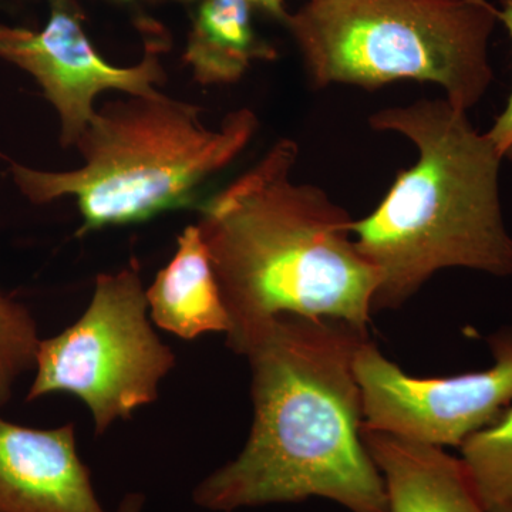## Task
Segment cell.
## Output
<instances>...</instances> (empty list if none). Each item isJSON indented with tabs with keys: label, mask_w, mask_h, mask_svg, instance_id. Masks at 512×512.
Listing matches in <instances>:
<instances>
[{
	"label": "cell",
	"mask_w": 512,
	"mask_h": 512,
	"mask_svg": "<svg viewBox=\"0 0 512 512\" xmlns=\"http://www.w3.org/2000/svg\"><path fill=\"white\" fill-rule=\"evenodd\" d=\"M366 339V330L325 318L281 316L259 330L239 352L252 373L249 439L195 487L194 504L232 512L325 498L350 512H387L353 367Z\"/></svg>",
	"instance_id": "1"
},
{
	"label": "cell",
	"mask_w": 512,
	"mask_h": 512,
	"mask_svg": "<svg viewBox=\"0 0 512 512\" xmlns=\"http://www.w3.org/2000/svg\"><path fill=\"white\" fill-rule=\"evenodd\" d=\"M299 147L281 138L265 156L200 207L237 355L281 316L336 319L366 330L379 288L348 212L322 188L296 184Z\"/></svg>",
	"instance_id": "2"
},
{
	"label": "cell",
	"mask_w": 512,
	"mask_h": 512,
	"mask_svg": "<svg viewBox=\"0 0 512 512\" xmlns=\"http://www.w3.org/2000/svg\"><path fill=\"white\" fill-rule=\"evenodd\" d=\"M369 126L409 138L416 163L400 171L372 214L352 222L376 269L375 312L397 309L447 268L512 275V237L500 198L503 154L467 111L446 99L373 113Z\"/></svg>",
	"instance_id": "3"
},
{
	"label": "cell",
	"mask_w": 512,
	"mask_h": 512,
	"mask_svg": "<svg viewBox=\"0 0 512 512\" xmlns=\"http://www.w3.org/2000/svg\"><path fill=\"white\" fill-rule=\"evenodd\" d=\"M126 96L96 107L76 144L82 167L43 171L10 165L13 183L33 204L76 198L80 237L194 204L202 185L228 167L259 128L249 109L232 111L220 127L210 128L195 104L158 90Z\"/></svg>",
	"instance_id": "4"
},
{
	"label": "cell",
	"mask_w": 512,
	"mask_h": 512,
	"mask_svg": "<svg viewBox=\"0 0 512 512\" xmlns=\"http://www.w3.org/2000/svg\"><path fill=\"white\" fill-rule=\"evenodd\" d=\"M491 0H309L284 25L316 89L433 83L458 110L480 103L494 73Z\"/></svg>",
	"instance_id": "5"
},
{
	"label": "cell",
	"mask_w": 512,
	"mask_h": 512,
	"mask_svg": "<svg viewBox=\"0 0 512 512\" xmlns=\"http://www.w3.org/2000/svg\"><path fill=\"white\" fill-rule=\"evenodd\" d=\"M147 312L137 261L97 275L82 318L40 342L29 402L50 393L74 394L89 407L96 436L156 402L175 356L151 328Z\"/></svg>",
	"instance_id": "6"
},
{
	"label": "cell",
	"mask_w": 512,
	"mask_h": 512,
	"mask_svg": "<svg viewBox=\"0 0 512 512\" xmlns=\"http://www.w3.org/2000/svg\"><path fill=\"white\" fill-rule=\"evenodd\" d=\"M490 345V369L416 377L366 339L353 365L362 393L363 430L426 446L461 447L512 406V329L498 332Z\"/></svg>",
	"instance_id": "7"
},
{
	"label": "cell",
	"mask_w": 512,
	"mask_h": 512,
	"mask_svg": "<svg viewBox=\"0 0 512 512\" xmlns=\"http://www.w3.org/2000/svg\"><path fill=\"white\" fill-rule=\"evenodd\" d=\"M49 20L42 30L0 23V59L25 70L42 87L60 120V144L76 147L104 92L144 96L167 82L161 56L168 36L157 23L141 20L144 55L136 66H113L94 49L76 0H47Z\"/></svg>",
	"instance_id": "8"
},
{
	"label": "cell",
	"mask_w": 512,
	"mask_h": 512,
	"mask_svg": "<svg viewBox=\"0 0 512 512\" xmlns=\"http://www.w3.org/2000/svg\"><path fill=\"white\" fill-rule=\"evenodd\" d=\"M0 512H107L73 423L32 429L0 417Z\"/></svg>",
	"instance_id": "9"
},
{
	"label": "cell",
	"mask_w": 512,
	"mask_h": 512,
	"mask_svg": "<svg viewBox=\"0 0 512 512\" xmlns=\"http://www.w3.org/2000/svg\"><path fill=\"white\" fill-rule=\"evenodd\" d=\"M384 480L387 512H487L460 458L444 448L363 430Z\"/></svg>",
	"instance_id": "10"
},
{
	"label": "cell",
	"mask_w": 512,
	"mask_h": 512,
	"mask_svg": "<svg viewBox=\"0 0 512 512\" xmlns=\"http://www.w3.org/2000/svg\"><path fill=\"white\" fill-rule=\"evenodd\" d=\"M151 319L158 328L187 340L227 333L231 322L198 225H188L177 251L146 289Z\"/></svg>",
	"instance_id": "11"
},
{
	"label": "cell",
	"mask_w": 512,
	"mask_h": 512,
	"mask_svg": "<svg viewBox=\"0 0 512 512\" xmlns=\"http://www.w3.org/2000/svg\"><path fill=\"white\" fill-rule=\"evenodd\" d=\"M248 0H200L188 33L184 62L201 86L242 79L254 62H271L278 52L256 35Z\"/></svg>",
	"instance_id": "12"
},
{
	"label": "cell",
	"mask_w": 512,
	"mask_h": 512,
	"mask_svg": "<svg viewBox=\"0 0 512 512\" xmlns=\"http://www.w3.org/2000/svg\"><path fill=\"white\" fill-rule=\"evenodd\" d=\"M460 461L487 512H512V406L500 419L468 437Z\"/></svg>",
	"instance_id": "13"
},
{
	"label": "cell",
	"mask_w": 512,
	"mask_h": 512,
	"mask_svg": "<svg viewBox=\"0 0 512 512\" xmlns=\"http://www.w3.org/2000/svg\"><path fill=\"white\" fill-rule=\"evenodd\" d=\"M40 342L29 309L0 291V409L12 399L19 377L35 369Z\"/></svg>",
	"instance_id": "14"
},
{
	"label": "cell",
	"mask_w": 512,
	"mask_h": 512,
	"mask_svg": "<svg viewBox=\"0 0 512 512\" xmlns=\"http://www.w3.org/2000/svg\"><path fill=\"white\" fill-rule=\"evenodd\" d=\"M498 20L503 23L512 40V0H501L500 8H498ZM487 136L505 158V154L512 147V92L507 106L495 120L494 126L487 131Z\"/></svg>",
	"instance_id": "15"
},
{
	"label": "cell",
	"mask_w": 512,
	"mask_h": 512,
	"mask_svg": "<svg viewBox=\"0 0 512 512\" xmlns=\"http://www.w3.org/2000/svg\"><path fill=\"white\" fill-rule=\"evenodd\" d=\"M248 2L252 6L264 10L265 13L279 20V22L285 23L286 18L289 16L284 0H248Z\"/></svg>",
	"instance_id": "16"
},
{
	"label": "cell",
	"mask_w": 512,
	"mask_h": 512,
	"mask_svg": "<svg viewBox=\"0 0 512 512\" xmlns=\"http://www.w3.org/2000/svg\"><path fill=\"white\" fill-rule=\"evenodd\" d=\"M146 505V497L141 493H128L120 501L116 512H143Z\"/></svg>",
	"instance_id": "17"
},
{
	"label": "cell",
	"mask_w": 512,
	"mask_h": 512,
	"mask_svg": "<svg viewBox=\"0 0 512 512\" xmlns=\"http://www.w3.org/2000/svg\"><path fill=\"white\" fill-rule=\"evenodd\" d=\"M110 2L117 3V5H121V6L136 5V0H110Z\"/></svg>",
	"instance_id": "18"
},
{
	"label": "cell",
	"mask_w": 512,
	"mask_h": 512,
	"mask_svg": "<svg viewBox=\"0 0 512 512\" xmlns=\"http://www.w3.org/2000/svg\"><path fill=\"white\" fill-rule=\"evenodd\" d=\"M153 2H177V3H190L192 0H153Z\"/></svg>",
	"instance_id": "19"
},
{
	"label": "cell",
	"mask_w": 512,
	"mask_h": 512,
	"mask_svg": "<svg viewBox=\"0 0 512 512\" xmlns=\"http://www.w3.org/2000/svg\"><path fill=\"white\" fill-rule=\"evenodd\" d=\"M505 157L508 158V160L512 161V147L510 150L507 151V154H505Z\"/></svg>",
	"instance_id": "20"
}]
</instances>
